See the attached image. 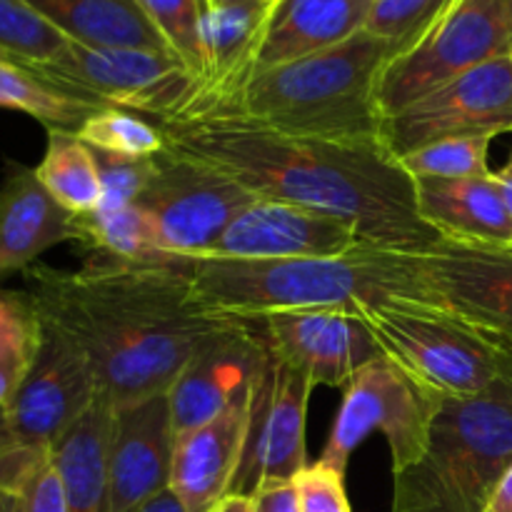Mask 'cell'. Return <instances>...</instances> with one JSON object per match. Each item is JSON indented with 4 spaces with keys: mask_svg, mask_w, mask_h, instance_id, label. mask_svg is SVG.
<instances>
[{
    "mask_svg": "<svg viewBox=\"0 0 512 512\" xmlns=\"http://www.w3.org/2000/svg\"><path fill=\"white\" fill-rule=\"evenodd\" d=\"M253 385L218 418L175 440L170 493L185 512H208L230 493L248 438Z\"/></svg>",
    "mask_w": 512,
    "mask_h": 512,
    "instance_id": "19",
    "label": "cell"
},
{
    "mask_svg": "<svg viewBox=\"0 0 512 512\" xmlns=\"http://www.w3.org/2000/svg\"><path fill=\"white\" fill-rule=\"evenodd\" d=\"M313 380L268 348L253 380L248 438L230 493L253 495L260 485L295 480L308 468L305 423Z\"/></svg>",
    "mask_w": 512,
    "mask_h": 512,
    "instance_id": "13",
    "label": "cell"
},
{
    "mask_svg": "<svg viewBox=\"0 0 512 512\" xmlns=\"http://www.w3.org/2000/svg\"><path fill=\"white\" fill-rule=\"evenodd\" d=\"M40 325L38 358L13 400L0 410V490L13 495L100 393L83 350L53 325L43 320Z\"/></svg>",
    "mask_w": 512,
    "mask_h": 512,
    "instance_id": "7",
    "label": "cell"
},
{
    "mask_svg": "<svg viewBox=\"0 0 512 512\" xmlns=\"http://www.w3.org/2000/svg\"><path fill=\"white\" fill-rule=\"evenodd\" d=\"M415 268L435 305L512 353V245L443 240L415 255Z\"/></svg>",
    "mask_w": 512,
    "mask_h": 512,
    "instance_id": "14",
    "label": "cell"
},
{
    "mask_svg": "<svg viewBox=\"0 0 512 512\" xmlns=\"http://www.w3.org/2000/svg\"><path fill=\"white\" fill-rule=\"evenodd\" d=\"M115 403L100 390L88 410L53 445L68 512H110V435Z\"/></svg>",
    "mask_w": 512,
    "mask_h": 512,
    "instance_id": "23",
    "label": "cell"
},
{
    "mask_svg": "<svg viewBox=\"0 0 512 512\" xmlns=\"http://www.w3.org/2000/svg\"><path fill=\"white\" fill-rule=\"evenodd\" d=\"M512 465V385L480 398H445L430 448L393 473L390 512H485Z\"/></svg>",
    "mask_w": 512,
    "mask_h": 512,
    "instance_id": "5",
    "label": "cell"
},
{
    "mask_svg": "<svg viewBox=\"0 0 512 512\" xmlns=\"http://www.w3.org/2000/svg\"><path fill=\"white\" fill-rule=\"evenodd\" d=\"M275 0H208V8H225V5H260V8H270Z\"/></svg>",
    "mask_w": 512,
    "mask_h": 512,
    "instance_id": "41",
    "label": "cell"
},
{
    "mask_svg": "<svg viewBox=\"0 0 512 512\" xmlns=\"http://www.w3.org/2000/svg\"><path fill=\"white\" fill-rule=\"evenodd\" d=\"M23 512H68V498L53 455L45 458L18 493Z\"/></svg>",
    "mask_w": 512,
    "mask_h": 512,
    "instance_id": "36",
    "label": "cell"
},
{
    "mask_svg": "<svg viewBox=\"0 0 512 512\" xmlns=\"http://www.w3.org/2000/svg\"><path fill=\"white\" fill-rule=\"evenodd\" d=\"M485 512H512V465L495 485L493 495L485 505Z\"/></svg>",
    "mask_w": 512,
    "mask_h": 512,
    "instance_id": "38",
    "label": "cell"
},
{
    "mask_svg": "<svg viewBox=\"0 0 512 512\" xmlns=\"http://www.w3.org/2000/svg\"><path fill=\"white\" fill-rule=\"evenodd\" d=\"M93 158L103 185L98 208L135 205L160 170L158 155H118L93 148Z\"/></svg>",
    "mask_w": 512,
    "mask_h": 512,
    "instance_id": "33",
    "label": "cell"
},
{
    "mask_svg": "<svg viewBox=\"0 0 512 512\" xmlns=\"http://www.w3.org/2000/svg\"><path fill=\"white\" fill-rule=\"evenodd\" d=\"M168 390L115 405L110 435V512H138L170 490L175 453Z\"/></svg>",
    "mask_w": 512,
    "mask_h": 512,
    "instance_id": "17",
    "label": "cell"
},
{
    "mask_svg": "<svg viewBox=\"0 0 512 512\" xmlns=\"http://www.w3.org/2000/svg\"><path fill=\"white\" fill-rule=\"evenodd\" d=\"M490 143H493V138H485V135H478V138H448L413 150V153L403 155L398 163L413 180L485 178V175L493 173L488 165Z\"/></svg>",
    "mask_w": 512,
    "mask_h": 512,
    "instance_id": "30",
    "label": "cell"
},
{
    "mask_svg": "<svg viewBox=\"0 0 512 512\" xmlns=\"http://www.w3.org/2000/svg\"><path fill=\"white\" fill-rule=\"evenodd\" d=\"M365 243L345 220L278 200L255 198L213 245L205 258L293 260L333 258Z\"/></svg>",
    "mask_w": 512,
    "mask_h": 512,
    "instance_id": "16",
    "label": "cell"
},
{
    "mask_svg": "<svg viewBox=\"0 0 512 512\" xmlns=\"http://www.w3.org/2000/svg\"><path fill=\"white\" fill-rule=\"evenodd\" d=\"M498 178H503V180H512V155H510V160H508V165H505L503 170H498Z\"/></svg>",
    "mask_w": 512,
    "mask_h": 512,
    "instance_id": "44",
    "label": "cell"
},
{
    "mask_svg": "<svg viewBox=\"0 0 512 512\" xmlns=\"http://www.w3.org/2000/svg\"><path fill=\"white\" fill-rule=\"evenodd\" d=\"M503 55H512V0H448L420 38L385 65L378 85L383 118Z\"/></svg>",
    "mask_w": 512,
    "mask_h": 512,
    "instance_id": "9",
    "label": "cell"
},
{
    "mask_svg": "<svg viewBox=\"0 0 512 512\" xmlns=\"http://www.w3.org/2000/svg\"><path fill=\"white\" fill-rule=\"evenodd\" d=\"M138 512H185V508H183V503H180V500L170 493V490H165V493H160L158 498H153L150 503H145Z\"/></svg>",
    "mask_w": 512,
    "mask_h": 512,
    "instance_id": "40",
    "label": "cell"
},
{
    "mask_svg": "<svg viewBox=\"0 0 512 512\" xmlns=\"http://www.w3.org/2000/svg\"><path fill=\"white\" fill-rule=\"evenodd\" d=\"M268 343L253 320L205 345L170 385V413L175 435H185L218 418L253 385Z\"/></svg>",
    "mask_w": 512,
    "mask_h": 512,
    "instance_id": "18",
    "label": "cell"
},
{
    "mask_svg": "<svg viewBox=\"0 0 512 512\" xmlns=\"http://www.w3.org/2000/svg\"><path fill=\"white\" fill-rule=\"evenodd\" d=\"M395 53L393 43L363 30L335 48L253 70L238 88L190 115H238L295 138L383 145L378 85Z\"/></svg>",
    "mask_w": 512,
    "mask_h": 512,
    "instance_id": "3",
    "label": "cell"
},
{
    "mask_svg": "<svg viewBox=\"0 0 512 512\" xmlns=\"http://www.w3.org/2000/svg\"><path fill=\"white\" fill-rule=\"evenodd\" d=\"M73 238L75 213L48 193L35 168L8 160L0 180V280L25 273L40 255Z\"/></svg>",
    "mask_w": 512,
    "mask_h": 512,
    "instance_id": "20",
    "label": "cell"
},
{
    "mask_svg": "<svg viewBox=\"0 0 512 512\" xmlns=\"http://www.w3.org/2000/svg\"><path fill=\"white\" fill-rule=\"evenodd\" d=\"M138 5L170 50L198 75V80L203 78V20L208 0H138Z\"/></svg>",
    "mask_w": 512,
    "mask_h": 512,
    "instance_id": "32",
    "label": "cell"
},
{
    "mask_svg": "<svg viewBox=\"0 0 512 512\" xmlns=\"http://www.w3.org/2000/svg\"><path fill=\"white\" fill-rule=\"evenodd\" d=\"M165 150L220 170L250 195L345 220L360 238L395 253L438 248L415 208V183L383 145L325 143L275 133L238 115L153 120Z\"/></svg>",
    "mask_w": 512,
    "mask_h": 512,
    "instance_id": "2",
    "label": "cell"
},
{
    "mask_svg": "<svg viewBox=\"0 0 512 512\" xmlns=\"http://www.w3.org/2000/svg\"><path fill=\"white\" fill-rule=\"evenodd\" d=\"M75 135L105 153L158 155L165 150L163 130L145 115L125 108L98 110Z\"/></svg>",
    "mask_w": 512,
    "mask_h": 512,
    "instance_id": "31",
    "label": "cell"
},
{
    "mask_svg": "<svg viewBox=\"0 0 512 512\" xmlns=\"http://www.w3.org/2000/svg\"><path fill=\"white\" fill-rule=\"evenodd\" d=\"M253 512H300L298 490L293 480L260 485L253 495Z\"/></svg>",
    "mask_w": 512,
    "mask_h": 512,
    "instance_id": "37",
    "label": "cell"
},
{
    "mask_svg": "<svg viewBox=\"0 0 512 512\" xmlns=\"http://www.w3.org/2000/svg\"><path fill=\"white\" fill-rule=\"evenodd\" d=\"M375 0H275L255 45L253 70L335 48L368 28Z\"/></svg>",
    "mask_w": 512,
    "mask_h": 512,
    "instance_id": "21",
    "label": "cell"
},
{
    "mask_svg": "<svg viewBox=\"0 0 512 512\" xmlns=\"http://www.w3.org/2000/svg\"><path fill=\"white\" fill-rule=\"evenodd\" d=\"M0 512H23L18 495L0 490Z\"/></svg>",
    "mask_w": 512,
    "mask_h": 512,
    "instance_id": "42",
    "label": "cell"
},
{
    "mask_svg": "<svg viewBox=\"0 0 512 512\" xmlns=\"http://www.w3.org/2000/svg\"><path fill=\"white\" fill-rule=\"evenodd\" d=\"M35 68L93 103L133 110L150 120L180 115L200 90L198 75L178 55L158 50L70 43L58 60Z\"/></svg>",
    "mask_w": 512,
    "mask_h": 512,
    "instance_id": "10",
    "label": "cell"
},
{
    "mask_svg": "<svg viewBox=\"0 0 512 512\" xmlns=\"http://www.w3.org/2000/svg\"><path fill=\"white\" fill-rule=\"evenodd\" d=\"M0 108L30 115L45 130L78 133L98 110L108 105L93 103L85 95L55 83L35 65L0 55Z\"/></svg>",
    "mask_w": 512,
    "mask_h": 512,
    "instance_id": "25",
    "label": "cell"
},
{
    "mask_svg": "<svg viewBox=\"0 0 512 512\" xmlns=\"http://www.w3.org/2000/svg\"><path fill=\"white\" fill-rule=\"evenodd\" d=\"M413 183L420 218L443 240L512 245V220L495 173L465 180L418 178Z\"/></svg>",
    "mask_w": 512,
    "mask_h": 512,
    "instance_id": "22",
    "label": "cell"
},
{
    "mask_svg": "<svg viewBox=\"0 0 512 512\" xmlns=\"http://www.w3.org/2000/svg\"><path fill=\"white\" fill-rule=\"evenodd\" d=\"M208 512H253V500H250V495L228 493L225 498H220Z\"/></svg>",
    "mask_w": 512,
    "mask_h": 512,
    "instance_id": "39",
    "label": "cell"
},
{
    "mask_svg": "<svg viewBox=\"0 0 512 512\" xmlns=\"http://www.w3.org/2000/svg\"><path fill=\"white\" fill-rule=\"evenodd\" d=\"M512 133V55L470 68L383 120V148L400 160L448 138Z\"/></svg>",
    "mask_w": 512,
    "mask_h": 512,
    "instance_id": "11",
    "label": "cell"
},
{
    "mask_svg": "<svg viewBox=\"0 0 512 512\" xmlns=\"http://www.w3.org/2000/svg\"><path fill=\"white\" fill-rule=\"evenodd\" d=\"M68 40L90 48H140L173 53L138 0H25ZM175 55V53H173Z\"/></svg>",
    "mask_w": 512,
    "mask_h": 512,
    "instance_id": "24",
    "label": "cell"
},
{
    "mask_svg": "<svg viewBox=\"0 0 512 512\" xmlns=\"http://www.w3.org/2000/svg\"><path fill=\"white\" fill-rule=\"evenodd\" d=\"M158 163V175L135 205L148 213L165 253L178 260L205 258L255 195L220 170L168 150L158 153Z\"/></svg>",
    "mask_w": 512,
    "mask_h": 512,
    "instance_id": "12",
    "label": "cell"
},
{
    "mask_svg": "<svg viewBox=\"0 0 512 512\" xmlns=\"http://www.w3.org/2000/svg\"><path fill=\"white\" fill-rule=\"evenodd\" d=\"M73 40L65 38L25 0H0V55L45 65L58 60Z\"/></svg>",
    "mask_w": 512,
    "mask_h": 512,
    "instance_id": "29",
    "label": "cell"
},
{
    "mask_svg": "<svg viewBox=\"0 0 512 512\" xmlns=\"http://www.w3.org/2000/svg\"><path fill=\"white\" fill-rule=\"evenodd\" d=\"M43 325L25 290L0 293V410L13 400L38 358Z\"/></svg>",
    "mask_w": 512,
    "mask_h": 512,
    "instance_id": "28",
    "label": "cell"
},
{
    "mask_svg": "<svg viewBox=\"0 0 512 512\" xmlns=\"http://www.w3.org/2000/svg\"><path fill=\"white\" fill-rule=\"evenodd\" d=\"M383 355L440 398H480L512 385V353L433 303L358 305L353 310Z\"/></svg>",
    "mask_w": 512,
    "mask_h": 512,
    "instance_id": "6",
    "label": "cell"
},
{
    "mask_svg": "<svg viewBox=\"0 0 512 512\" xmlns=\"http://www.w3.org/2000/svg\"><path fill=\"white\" fill-rule=\"evenodd\" d=\"M188 263H35L23 273L25 295L43 323L83 350L100 390L123 405L170 390L205 345L245 323L198 303Z\"/></svg>",
    "mask_w": 512,
    "mask_h": 512,
    "instance_id": "1",
    "label": "cell"
},
{
    "mask_svg": "<svg viewBox=\"0 0 512 512\" xmlns=\"http://www.w3.org/2000/svg\"><path fill=\"white\" fill-rule=\"evenodd\" d=\"M443 400L395 360L380 355L343 388V403L318 460L345 473L355 448L380 433L388 443L393 473H403L428 453Z\"/></svg>",
    "mask_w": 512,
    "mask_h": 512,
    "instance_id": "8",
    "label": "cell"
},
{
    "mask_svg": "<svg viewBox=\"0 0 512 512\" xmlns=\"http://www.w3.org/2000/svg\"><path fill=\"white\" fill-rule=\"evenodd\" d=\"M278 358L308 375L313 385L340 388L383 355L353 310H298L253 320Z\"/></svg>",
    "mask_w": 512,
    "mask_h": 512,
    "instance_id": "15",
    "label": "cell"
},
{
    "mask_svg": "<svg viewBox=\"0 0 512 512\" xmlns=\"http://www.w3.org/2000/svg\"><path fill=\"white\" fill-rule=\"evenodd\" d=\"M495 178H498V175H495ZM498 183H500V190H503L505 205H508V213H510V220H512V180L498 178Z\"/></svg>",
    "mask_w": 512,
    "mask_h": 512,
    "instance_id": "43",
    "label": "cell"
},
{
    "mask_svg": "<svg viewBox=\"0 0 512 512\" xmlns=\"http://www.w3.org/2000/svg\"><path fill=\"white\" fill-rule=\"evenodd\" d=\"M73 243L93 253V258L115 260V263H183L160 248L158 233L140 205L95 208L93 213L75 215Z\"/></svg>",
    "mask_w": 512,
    "mask_h": 512,
    "instance_id": "26",
    "label": "cell"
},
{
    "mask_svg": "<svg viewBox=\"0 0 512 512\" xmlns=\"http://www.w3.org/2000/svg\"><path fill=\"white\" fill-rule=\"evenodd\" d=\"M188 270L198 303L235 320L298 310H355L388 300L435 305L415 268V255L378 245L333 258H198L190 260Z\"/></svg>",
    "mask_w": 512,
    "mask_h": 512,
    "instance_id": "4",
    "label": "cell"
},
{
    "mask_svg": "<svg viewBox=\"0 0 512 512\" xmlns=\"http://www.w3.org/2000/svg\"><path fill=\"white\" fill-rule=\"evenodd\" d=\"M298 490L300 512H353L345 490V473L318 460L300 470L293 480Z\"/></svg>",
    "mask_w": 512,
    "mask_h": 512,
    "instance_id": "35",
    "label": "cell"
},
{
    "mask_svg": "<svg viewBox=\"0 0 512 512\" xmlns=\"http://www.w3.org/2000/svg\"><path fill=\"white\" fill-rule=\"evenodd\" d=\"M40 183L70 213H93L103 200L93 148L65 130H48L43 160L35 165Z\"/></svg>",
    "mask_w": 512,
    "mask_h": 512,
    "instance_id": "27",
    "label": "cell"
},
{
    "mask_svg": "<svg viewBox=\"0 0 512 512\" xmlns=\"http://www.w3.org/2000/svg\"><path fill=\"white\" fill-rule=\"evenodd\" d=\"M445 3L448 0H375L365 30L393 43L395 50L403 53L433 23Z\"/></svg>",
    "mask_w": 512,
    "mask_h": 512,
    "instance_id": "34",
    "label": "cell"
}]
</instances>
